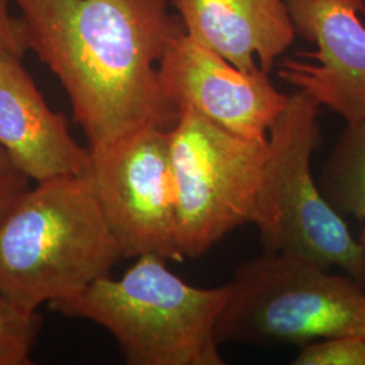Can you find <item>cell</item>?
<instances>
[{
	"label": "cell",
	"instance_id": "obj_3",
	"mask_svg": "<svg viewBox=\"0 0 365 365\" xmlns=\"http://www.w3.org/2000/svg\"><path fill=\"white\" fill-rule=\"evenodd\" d=\"M229 295V283L194 287L144 255L120 279L101 277L51 307L106 329L128 364L223 365L215 329Z\"/></svg>",
	"mask_w": 365,
	"mask_h": 365
},
{
	"label": "cell",
	"instance_id": "obj_7",
	"mask_svg": "<svg viewBox=\"0 0 365 365\" xmlns=\"http://www.w3.org/2000/svg\"><path fill=\"white\" fill-rule=\"evenodd\" d=\"M90 153L88 176L123 257L182 261L170 130L146 126Z\"/></svg>",
	"mask_w": 365,
	"mask_h": 365
},
{
	"label": "cell",
	"instance_id": "obj_9",
	"mask_svg": "<svg viewBox=\"0 0 365 365\" xmlns=\"http://www.w3.org/2000/svg\"><path fill=\"white\" fill-rule=\"evenodd\" d=\"M297 36L317 51L283 58L279 78L348 123L365 120L364 0H286Z\"/></svg>",
	"mask_w": 365,
	"mask_h": 365
},
{
	"label": "cell",
	"instance_id": "obj_5",
	"mask_svg": "<svg viewBox=\"0 0 365 365\" xmlns=\"http://www.w3.org/2000/svg\"><path fill=\"white\" fill-rule=\"evenodd\" d=\"M319 108L306 92L288 95L269 129L253 223L264 252L339 267L365 284L364 247L329 205L312 173V156L321 143Z\"/></svg>",
	"mask_w": 365,
	"mask_h": 365
},
{
	"label": "cell",
	"instance_id": "obj_17",
	"mask_svg": "<svg viewBox=\"0 0 365 365\" xmlns=\"http://www.w3.org/2000/svg\"><path fill=\"white\" fill-rule=\"evenodd\" d=\"M360 242H361V245H363V247H364L365 249V229L364 232L361 233V237H360Z\"/></svg>",
	"mask_w": 365,
	"mask_h": 365
},
{
	"label": "cell",
	"instance_id": "obj_8",
	"mask_svg": "<svg viewBox=\"0 0 365 365\" xmlns=\"http://www.w3.org/2000/svg\"><path fill=\"white\" fill-rule=\"evenodd\" d=\"M269 73L244 72L182 33L158 64L161 88L178 111L194 110L226 130L252 140L267 133L287 103Z\"/></svg>",
	"mask_w": 365,
	"mask_h": 365
},
{
	"label": "cell",
	"instance_id": "obj_12",
	"mask_svg": "<svg viewBox=\"0 0 365 365\" xmlns=\"http://www.w3.org/2000/svg\"><path fill=\"white\" fill-rule=\"evenodd\" d=\"M319 190L339 215L365 221V120L341 133L321 170Z\"/></svg>",
	"mask_w": 365,
	"mask_h": 365
},
{
	"label": "cell",
	"instance_id": "obj_1",
	"mask_svg": "<svg viewBox=\"0 0 365 365\" xmlns=\"http://www.w3.org/2000/svg\"><path fill=\"white\" fill-rule=\"evenodd\" d=\"M27 48L63 84L88 148L146 126L170 130L179 111L158 64L184 33L170 0H11Z\"/></svg>",
	"mask_w": 365,
	"mask_h": 365
},
{
	"label": "cell",
	"instance_id": "obj_11",
	"mask_svg": "<svg viewBox=\"0 0 365 365\" xmlns=\"http://www.w3.org/2000/svg\"><path fill=\"white\" fill-rule=\"evenodd\" d=\"M187 36L244 72L269 73L297 31L286 0H170Z\"/></svg>",
	"mask_w": 365,
	"mask_h": 365
},
{
	"label": "cell",
	"instance_id": "obj_4",
	"mask_svg": "<svg viewBox=\"0 0 365 365\" xmlns=\"http://www.w3.org/2000/svg\"><path fill=\"white\" fill-rule=\"evenodd\" d=\"M292 255L264 252L229 283L217 324L221 344L306 345L365 337L364 283Z\"/></svg>",
	"mask_w": 365,
	"mask_h": 365
},
{
	"label": "cell",
	"instance_id": "obj_6",
	"mask_svg": "<svg viewBox=\"0 0 365 365\" xmlns=\"http://www.w3.org/2000/svg\"><path fill=\"white\" fill-rule=\"evenodd\" d=\"M170 149L178 248L182 260L196 259L255 221L268 138L238 135L185 108L170 130Z\"/></svg>",
	"mask_w": 365,
	"mask_h": 365
},
{
	"label": "cell",
	"instance_id": "obj_14",
	"mask_svg": "<svg viewBox=\"0 0 365 365\" xmlns=\"http://www.w3.org/2000/svg\"><path fill=\"white\" fill-rule=\"evenodd\" d=\"M294 365H365V337L324 339L302 345Z\"/></svg>",
	"mask_w": 365,
	"mask_h": 365
},
{
	"label": "cell",
	"instance_id": "obj_16",
	"mask_svg": "<svg viewBox=\"0 0 365 365\" xmlns=\"http://www.w3.org/2000/svg\"><path fill=\"white\" fill-rule=\"evenodd\" d=\"M10 0H0V57H24L29 51L22 18H16L9 10Z\"/></svg>",
	"mask_w": 365,
	"mask_h": 365
},
{
	"label": "cell",
	"instance_id": "obj_2",
	"mask_svg": "<svg viewBox=\"0 0 365 365\" xmlns=\"http://www.w3.org/2000/svg\"><path fill=\"white\" fill-rule=\"evenodd\" d=\"M120 259L88 175L36 182L0 218V292L26 313L76 295Z\"/></svg>",
	"mask_w": 365,
	"mask_h": 365
},
{
	"label": "cell",
	"instance_id": "obj_13",
	"mask_svg": "<svg viewBox=\"0 0 365 365\" xmlns=\"http://www.w3.org/2000/svg\"><path fill=\"white\" fill-rule=\"evenodd\" d=\"M37 314L19 309L0 292V365H30L38 331Z\"/></svg>",
	"mask_w": 365,
	"mask_h": 365
},
{
	"label": "cell",
	"instance_id": "obj_15",
	"mask_svg": "<svg viewBox=\"0 0 365 365\" xmlns=\"http://www.w3.org/2000/svg\"><path fill=\"white\" fill-rule=\"evenodd\" d=\"M30 188V179L0 146V218Z\"/></svg>",
	"mask_w": 365,
	"mask_h": 365
},
{
	"label": "cell",
	"instance_id": "obj_10",
	"mask_svg": "<svg viewBox=\"0 0 365 365\" xmlns=\"http://www.w3.org/2000/svg\"><path fill=\"white\" fill-rule=\"evenodd\" d=\"M21 57H0V146L33 182L88 175L90 148L78 145L66 117L54 113Z\"/></svg>",
	"mask_w": 365,
	"mask_h": 365
}]
</instances>
